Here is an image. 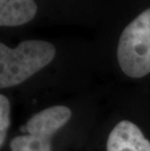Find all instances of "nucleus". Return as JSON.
Instances as JSON below:
<instances>
[{"mask_svg": "<svg viewBox=\"0 0 150 151\" xmlns=\"http://www.w3.org/2000/svg\"><path fill=\"white\" fill-rule=\"evenodd\" d=\"M56 56L55 46L43 40H25L16 48L0 43V87L22 84L44 68Z\"/></svg>", "mask_w": 150, "mask_h": 151, "instance_id": "f257e3e1", "label": "nucleus"}, {"mask_svg": "<svg viewBox=\"0 0 150 151\" xmlns=\"http://www.w3.org/2000/svg\"><path fill=\"white\" fill-rule=\"evenodd\" d=\"M117 59L127 76L141 78L150 73V8L140 13L121 33Z\"/></svg>", "mask_w": 150, "mask_h": 151, "instance_id": "f03ea898", "label": "nucleus"}, {"mask_svg": "<svg viewBox=\"0 0 150 151\" xmlns=\"http://www.w3.org/2000/svg\"><path fill=\"white\" fill-rule=\"evenodd\" d=\"M71 115V110L65 105L51 106L34 114L22 127V131L27 134L11 140V151H52L51 139L69 121Z\"/></svg>", "mask_w": 150, "mask_h": 151, "instance_id": "7ed1b4c3", "label": "nucleus"}, {"mask_svg": "<svg viewBox=\"0 0 150 151\" xmlns=\"http://www.w3.org/2000/svg\"><path fill=\"white\" fill-rule=\"evenodd\" d=\"M106 151H150V141L135 123L122 120L110 132Z\"/></svg>", "mask_w": 150, "mask_h": 151, "instance_id": "20e7f679", "label": "nucleus"}, {"mask_svg": "<svg viewBox=\"0 0 150 151\" xmlns=\"http://www.w3.org/2000/svg\"><path fill=\"white\" fill-rule=\"evenodd\" d=\"M37 5L34 0H0V25L18 27L35 17Z\"/></svg>", "mask_w": 150, "mask_h": 151, "instance_id": "39448f33", "label": "nucleus"}, {"mask_svg": "<svg viewBox=\"0 0 150 151\" xmlns=\"http://www.w3.org/2000/svg\"><path fill=\"white\" fill-rule=\"evenodd\" d=\"M10 101L4 95H0V147H3L5 142L7 131L10 127Z\"/></svg>", "mask_w": 150, "mask_h": 151, "instance_id": "423d86ee", "label": "nucleus"}]
</instances>
